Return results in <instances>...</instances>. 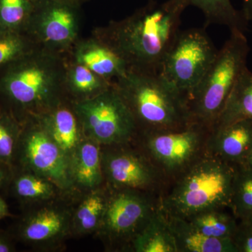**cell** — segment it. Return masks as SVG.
I'll return each mask as SVG.
<instances>
[{
    "label": "cell",
    "mask_w": 252,
    "mask_h": 252,
    "mask_svg": "<svg viewBox=\"0 0 252 252\" xmlns=\"http://www.w3.org/2000/svg\"><path fill=\"white\" fill-rule=\"evenodd\" d=\"M188 6L187 0H152L128 17L110 23L97 36L129 67L158 73L180 33L181 17Z\"/></svg>",
    "instance_id": "6da1fadb"
},
{
    "label": "cell",
    "mask_w": 252,
    "mask_h": 252,
    "mask_svg": "<svg viewBox=\"0 0 252 252\" xmlns=\"http://www.w3.org/2000/svg\"><path fill=\"white\" fill-rule=\"evenodd\" d=\"M61 54L36 47L0 67V104L20 122L40 115L68 98Z\"/></svg>",
    "instance_id": "7a4b0ae2"
},
{
    "label": "cell",
    "mask_w": 252,
    "mask_h": 252,
    "mask_svg": "<svg viewBox=\"0 0 252 252\" xmlns=\"http://www.w3.org/2000/svg\"><path fill=\"white\" fill-rule=\"evenodd\" d=\"M237 167L205 154L167 184L160 209L183 219L211 209L230 210Z\"/></svg>",
    "instance_id": "3957f363"
},
{
    "label": "cell",
    "mask_w": 252,
    "mask_h": 252,
    "mask_svg": "<svg viewBox=\"0 0 252 252\" xmlns=\"http://www.w3.org/2000/svg\"><path fill=\"white\" fill-rule=\"evenodd\" d=\"M113 84L135 118L139 133L178 128L193 122L187 97L158 73L129 68Z\"/></svg>",
    "instance_id": "277c9868"
},
{
    "label": "cell",
    "mask_w": 252,
    "mask_h": 252,
    "mask_svg": "<svg viewBox=\"0 0 252 252\" xmlns=\"http://www.w3.org/2000/svg\"><path fill=\"white\" fill-rule=\"evenodd\" d=\"M249 51L248 39L243 31H230L229 39L217 52L206 74L189 95V112L193 122L212 128L235 83L247 67Z\"/></svg>",
    "instance_id": "5b68a950"
},
{
    "label": "cell",
    "mask_w": 252,
    "mask_h": 252,
    "mask_svg": "<svg viewBox=\"0 0 252 252\" xmlns=\"http://www.w3.org/2000/svg\"><path fill=\"white\" fill-rule=\"evenodd\" d=\"M211 132L210 126L192 122L178 128L140 132L135 142L168 184L207 153Z\"/></svg>",
    "instance_id": "8992f818"
},
{
    "label": "cell",
    "mask_w": 252,
    "mask_h": 252,
    "mask_svg": "<svg viewBox=\"0 0 252 252\" xmlns=\"http://www.w3.org/2000/svg\"><path fill=\"white\" fill-rule=\"evenodd\" d=\"M108 190L96 236L109 251L130 252L133 240L160 208V196L137 190Z\"/></svg>",
    "instance_id": "52a82bcc"
},
{
    "label": "cell",
    "mask_w": 252,
    "mask_h": 252,
    "mask_svg": "<svg viewBox=\"0 0 252 252\" xmlns=\"http://www.w3.org/2000/svg\"><path fill=\"white\" fill-rule=\"evenodd\" d=\"M84 135L101 146L135 142L138 126L114 84L91 99L72 102Z\"/></svg>",
    "instance_id": "ba28073f"
},
{
    "label": "cell",
    "mask_w": 252,
    "mask_h": 252,
    "mask_svg": "<svg viewBox=\"0 0 252 252\" xmlns=\"http://www.w3.org/2000/svg\"><path fill=\"white\" fill-rule=\"evenodd\" d=\"M104 185L114 190H132L160 196L167 180L135 142L102 146Z\"/></svg>",
    "instance_id": "9c48e42d"
},
{
    "label": "cell",
    "mask_w": 252,
    "mask_h": 252,
    "mask_svg": "<svg viewBox=\"0 0 252 252\" xmlns=\"http://www.w3.org/2000/svg\"><path fill=\"white\" fill-rule=\"evenodd\" d=\"M218 51L203 29L180 31L158 74L188 99L206 74Z\"/></svg>",
    "instance_id": "30bf717a"
},
{
    "label": "cell",
    "mask_w": 252,
    "mask_h": 252,
    "mask_svg": "<svg viewBox=\"0 0 252 252\" xmlns=\"http://www.w3.org/2000/svg\"><path fill=\"white\" fill-rule=\"evenodd\" d=\"M14 167L49 179L69 197L78 195L73 186L69 160L34 117L22 122Z\"/></svg>",
    "instance_id": "8fae6325"
},
{
    "label": "cell",
    "mask_w": 252,
    "mask_h": 252,
    "mask_svg": "<svg viewBox=\"0 0 252 252\" xmlns=\"http://www.w3.org/2000/svg\"><path fill=\"white\" fill-rule=\"evenodd\" d=\"M79 4L74 0H39L24 32L43 49L61 54L78 41L80 28Z\"/></svg>",
    "instance_id": "7c38bea8"
},
{
    "label": "cell",
    "mask_w": 252,
    "mask_h": 252,
    "mask_svg": "<svg viewBox=\"0 0 252 252\" xmlns=\"http://www.w3.org/2000/svg\"><path fill=\"white\" fill-rule=\"evenodd\" d=\"M74 197L61 198L27 207L15 235L19 241L38 249L51 250L72 236Z\"/></svg>",
    "instance_id": "4fadbf2b"
},
{
    "label": "cell",
    "mask_w": 252,
    "mask_h": 252,
    "mask_svg": "<svg viewBox=\"0 0 252 252\" xmlns=\"http://www.w3.org/2000/svg\"><path fill=\"white\" fill-rule=\"evenodd\" d=\"M32 117L37 121L50 138L67 155L69 160L78 146L86 137L69 99H65L40 115Z\"/></svg>",
    "instance_id": "5bb4252c"
},
{
    "label": "cell",
    "mask_w": 252,
    "mask_h": 252,
    "mask_svg": "<svg viewBox=\"0 0 252 252\" xmlns=\"http://www.w3.org/2000/svg\"><path fill=\"white\" fill-rule=\"evenodd\" d=\"M73 47V61L84 64L110 82L124 76L130 68L127 63L98 36L95 39L77 41Z\"/></svg>",
    "instance_id": "9a60e30c"
},
{
    "label": "cell",
    "mask_w": 252,
    "mask_h": 252,
    "mask_svg": "<svg viewBox=\"0 0 252 252\" xmlns=\"http://www.w3.org/2000/svg\"><path fill=\"white\" fill-rule=\"evenodd\" d=\"M252 149V120H242L212 131L207 153L234 165H243Z\"/></svg>",
    "instance_id": "2e32d148"
},
{
    "label": "cell",
    "mask_w": 252,
    "mask_h": 252,
    "mask_svg": "<svg viewBox=\"0 0 252 252\" xmlns=\"http://www.w3.org/2000/svg\"><path fill=\"white\" fill-rule=\"evenodd\" d=\"M69 170L78 193L103 187L102 146L86 137L69 158Z\"/></svg>",
    "instance_id": "e0dca14e"
},
{
    "label": "cell",
    "mask_w": 252,
    "mask_h": 252,
    "mask_svg": "<svg viewBox=\"0 0 252 252\" xmlns=\"http://www.w3.org/2000/svg\"><path fill=\"white\" fill-rule=\"evenodd\" d=\"M109 190L105 185L78 194L73 205L72 236L95 234L100 227L107 206Z\"/></svg>",
    "instance_id": "ac0fdd59"
},
{
    "label": "cell",
    "mask_w": 252,
    "mask_h": 252,
    "mask_svg": "<svg viewBox=\"0 0 252 252\" xmlns=\"http://www.w3.org/2000/svg\"><path fill=\"white\" fill-rule=\"evenodd\" d=\"M8 187L15 198L26 207L61 197H69L49 179L18 167H14V173Z\"/></svg>",
    "instance_id": "d6986e66"
},
{
    "label": "cell",
    "mask_w": 252,
    "mask_h": 252,
    "mask_svg": "<svg viewBox=\"0 0 252 252\" xmlns=\"http://www.w3.org/2000/svg\"><path fill=\"white\" fill-rule=\"evenodd\" d=\"M165 215L177 252H237L232 239L211 238L199 231L185 219Z\"/></svg>",
    "instance_id": "ffe728a7"
},
{
    "label": "cell",
    "mask_w": 252,
    "mask_h": 252,
    "mask_svg": "<svg viewBox=\"0 0 252 252\" xmlns=\"http://www.w3.org/2000/svg\"><path fill=\"white\" fill-rule=\"evenodd\" d=\"M242 120H252V72L248 67L235 83L212 131Z\"/></svg>",
    "instance_id": "44dd1931"
},
{
    "label": "cell",
    "mask_w": 252,
    "mask_h": 252,
    "mask_svg": "<svg viewBox=\"0 0 252 252\" xmlns=\"http://www.w3.org/2000/svg\"><path fill=\"white\" fill-rule=\"evenodd\" d=\"M112 84L80 63L72 61L66 64L64 87L68 98L72 102L92 98Z\"/></svg>",
    "instance_id": "7402d4cb"
},
{
    "label": "cell",
    "mask_w": 252,
    "mask_h": 252,
    "mask_svg": "<svg viewBox=\"0 0 252 252\" xmlns=\"http://www.w3.org/2000/svg\"><path fill=\"white\" fill-rule=\"evenodd\" d=\"M130 252H177L166 215L160 207L133 240Z\"/></svg>",
    "instance_id": "603a6c76"
},
{
    "label": "cell",
    "mask_w": 252,
    "mask_h": 252,
    "mask_svg": "<svg viewBox=\"0 0 252 252\" xmlns=\"http://www.w3.org/2000/svg\"><path fill=\"white\" fill-rule=\"evenodd\" d=\"M229 209H211L185 219L203 234L211 238H232L238 220Z\"/></svg>",
    "instance_id": "cb8c5ba5"
},
{
    "label": "cell",
    "mask_w": 252,
    "mask_h": 252,
    "mask_svg": "<svg viewBox=\"0 0 252 252\" xmlns=\"http://www.w3.org/2000/svg\"><path fill=\"white\" fill-rule=\"evenodd\" d=\"M189 5L198 8L207 22L223 25L230 31H243L245 22L243 16L235 9L231 0H187Z\"/></svg>",
    "instance_id": "d4e9b609"
},
{
    "label": "cell",
    "mask_w": 252,
    "mask_h": 252,
    "mask_svg": "<svg viewBox=\"0 0 252 252\" xmlns=\"http://www.w3.org/2000/svg\"><path fill=\"white\" fill-rule=\"evenodd\" d=\"M22 123L0 104V162L14 167Z\"/></svg>",
    "instance_id": "484cf974"
},
{
    "label": "cell",
    "mask_w": 252,
    "mask_h": 252,
    "mask_svg": "<svg viewBox=\"0 0 252 252\" xmlns=\"http://www.w3.org/2000/svg\"><path fill=\"white\" fill-rule=\"evenodd\" d=\"M230 210L238 220L252 213V169L238 165L232 191Z\"/></svg>",
    "instance_id": "4316f807"
},
{
    "label": "cell",
    "mask_w": 252,
    "mask_h": 252,
    "mask_svg": "<svg viewBox=\"0 0 252 252\" xmlns=\"http://www.w3.org/2000/svg\"><path fill=\"white\" fill-rule=\"evenodd\" d=\"M38 46L23 32L0 28V67L22 57Z\"/></svg>",
    "instance_id": "83f0119b"
},
{
    "label": "cell",
    "mask_w": 252,
    "mask_h": 252,
    "mask_svg": "<svg viewBox=\"0 0 252 252\" xmlns=\"http://www.w3.org/2000/svg\"><path fill=\"white\" fill-rule=\"evenodd\" d=\"M33 8L31 0H0V28L24 32Z\"/></svg>",
    "instance_id": "f1b7e54d"
},
{
    "label": "cell",
    "mask_w": 252,
    "mask_h": 252,
    "mask_svg": "<svg viewBox=\"0 0 252 252\" xmlns=\"http://www.w3.org/2000/svg\"><path fill=\"white\" fill-rule=\"evenodd\" d=\"M237 252H252V225L245 220H238L232 237Z\"/></svg>",
    "instance_id": "f546056e"
},
{
    "label": "cell",
    "mask_w": 252,
    "mask_h": 252,
    "mask_svg": "<svg viewBox=\"0 0 252 252\" xmlns=\"http://www.w3.org/2000/svg\"><path fill=\"white\" fill-rule=\"evenodd\" d=\"M14 173V167L0 162V190L9 187Z\"/></svg>",
    "instance_id": "4dcf8cb0"
},
{
    "label": "cell",
    "mask_w": 252,
    "mask_h": 252,
    "mask_svg": "<svg viewBox=\"0 0 252 252\" xmlns=\"http://www.w3.org/2000/svg\"><path fill=\"white\" fill-rule=\"evenodd\" d=\"M16 251L14 244L9 235L0 234V252Z\"/></svg>",
    "instance_id": "1f68e13d"
},
{
    "label": "cell",
    "mask_w": 252,
    "mask_h": 252,
    "mask_svg": "<svg viewBox=\"0 0 252 252\" xmlns=\"http://www.w3.org/2000/svg\"><path fill=\"white\" fill-rule=\"evenodd\" d=\"M243 5V16L246 20L252 21V0H242Z\"/></svg>",
    "instance_id": "d6a6232c"
},
{
    "label": "cell",
    "mask_w": 252,
    "mask_h": 252,
    "mask_svg": "<svg viewBox=\"0 0 252 252\" xmlns=\"http://www.w3.org/2000/svg\"><path fill=\"white\" fill-rule=\"evenodd\" d=\"M11 216V212L9 211L7 203L4 200V198L0 195V220Z\"/></svg>",
    "instance_id": "836d02e7"
},
{
    "label": "cell",
    "mask_w": 252,
    "mask_h": 252,
    "mask_svg": "<svg viewBox=\"0 0 252 252\" xmlns=\"http://www.w3.org/2000/svg\"><path fill=\"white\" fill-rule=\"evenodd\" d=\"M243 165L252 169V149L250 151V154H249L248 157H247L246 160H245Z\"/></svg>",
    "instance_id": "e575fe53"
},
{
    "label": "cell",
    "mask_w": 252,
    "mask_h": 252,
    "mask_svg": "<svg viewBox=\"0 0 252 252\" xmlns=\"http://www.w3.org/2000/svg\"><path fill=\"white\" fill-rule=\"evenodd\" d=\"M245 220H248L249 223H251V224L252 225V213L251 214V215H250V216L248 217V218L245 219Z\"/></svg>",
    "instance_id": "d590c367"
},
{
    "label": "cell",
    "mask_w": 252,
    "mask_h": 252,
    "mask_svg": "<svg viewBox=\"0 0 252 252\" xmlns=\"http://www.w3.org/2000/svg\"><path fill=\"white\" fill-rule=\"evenodd\" d=\"M74 1H77V2H79V4H81V3L84 2V1H87V0H74Z\"/></svg>",
    "instance_id": "8d00e7d4"
},
{
    "label": "cell",
    "mask_w": 252,
    "mask_h": 252,
    "mask_svg": "<svg viewBox=\"0 0 252 252\" xmlns=\"http://www.w3.org/2000/svg\"><path fill=\"white\" fill-rule=\"evenodd\" d=\"M31 1H32L33 3L35 2V1H39V0H31Z\"/></svg>",
    "instance_id": "74e56055"
}]
</instances>
